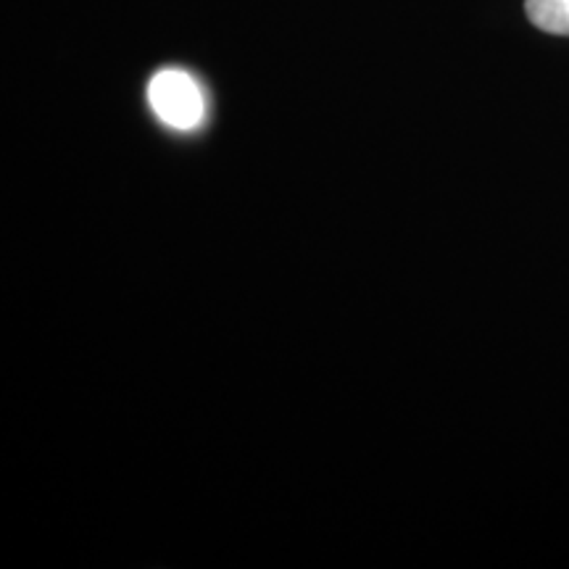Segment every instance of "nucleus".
<instances>
[{"label":"nucleus","instance_id":"nucleus-1","mask_svg":"<svg viewBox=\"0 0 569 569\" xmlns=\"http://www.w3.org/2000/svg\"><path fill=\"white\" fill-rule=\"evenodd\" d=\"M148 101L156 117L174 130H196L203 122V92L184 71H159L148 84Z\"/></svg>","mask_w":569,"mask_h":569},{"label":"nucleus","instance_id":"nucleus-2","mask_svg":"<svg viewBox=\"0 0 569 569\" xmlns=\"http://www.w3.org/2000/svg\"><path fill=\"white\" fill-rule=\"evenodd\" d=\"M525 11L538 30L569 38V0H525Z\"/></svg>","mask_w":569,"mask_h":569}]
</instances>
